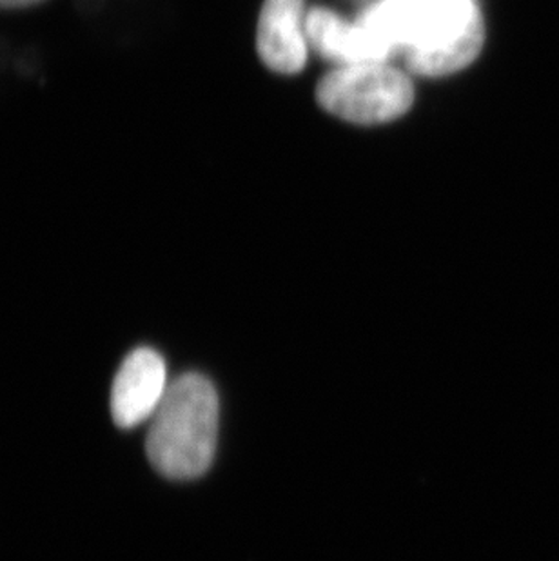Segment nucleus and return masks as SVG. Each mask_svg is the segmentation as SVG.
<instances>
[{
	"label": "nucleus",
	"mask_w": 559,
	"mask_h": 561,
	"mask_svg": "<svg viewBox=\"0 0 559 561\" xmlns=\"http://www.w3.org/2000/svg\"><path fill=\"white\" fill-rule=\"evenodd\" d=\"M356 21L423 77L467 68L486 41L478 0H376Z\"/></svg>",
	"instance_id": "nucleus-1"
},
{
	"label": "nucleus",
	"mask_w": 559,
	"mask_h": 561,
	"mask_svg": "<svg viewBox=\"0 0 559 561\" xmlns=\"http://www.w3.org/2000/svg\"><path fill=\"white\" fill-rule=\"evenodd\" d=\"M168 369L157 351L140 347L127 356L116 373L112 414L122 430H132L153 416L168 392Z\"/></svg>",
	"instance_id": "nucleus-4"
},
{
	"label": "nucleus",
	"mask_w": 559,
	"mask_h": 561,
	"mask_svg": "<svg viewBox=\"0 0 559 561\" xmlns=\"http://www.w3.org/2000/svg\"><path fill=\"white\" fill-rule=\"evenodd\" d=\"M306 37L323 59L340 66L389 62L391 51L378 43L358 21L347 22L326 8H312L306 15Z\"/></svg>",
	"instance_id": "nucleus-6"
},
{
	"label": "nucleus",
	"mask_w": 559,
	"mask_h": 561,
	"mask_svg": "<svg viewBox=\"0 0 559 561\" xmlns=\"http://www.w3.org/2000/svg\"><path fill=\"white\" fill-rule=\"evenodd\" d=\"M256 49L267 68L300 73L307 62L304 0H265L260 13Z\"/></svg>",
	"instance_id": "nucleus-5"
},
{
	"label": "nucleus",
	"mask_w": 559,
	"mask_h": 561,
	"mask_svg": "<svg viewBox=\"0 0 559 561\" xmlns=\"http://www.w3.org/2000/svg\"><path fill=\"white\" fill-rule=\"evenodd\" d=\"M218 438V394L196 373L169 383L151 416L146 450L151 466L171 480H193L212 467Z\"/></svg>",
	"instance_id": "nucleus-2"
},
{
	"label": "nucleus",
	"mask_w": 559,
	"mask_h": 561,
	"mask_svg": "<svg viewBox=\"0 0 559 561\" xmlns=\"http://www.w3.org/2000/svg\"><path fill=\"white\" fill-rule=\"evenodd\" d=\"M317 101L347 123L384 124L409 112L414 88L403 71L387 62L351 64L320 80Z\"/></svg>",
	"instance_id": "nucleus-3"
},
{
	"label": "nucleus",
	"mask_w": 559,
	"mask_h": 561,
	"mask_svg": "<svg viewBox=\"0 0 559 561\" xmlns=\"http://www.w3.org/2000/svg\"><path fill=\"white\" fill-rule=\"evenodd\" d=\"M375 2H376V0H375Z\"/></svg>",
	"instance_id": "nucleus-8"
},
{
	"label": "nucleus",
	"mask_w": 559,
	"mask_h": 561,
	"mask_svg": "<svg viewBox=\"0 0 559 561\" xmlns=\"http://www.w3.org/2000/svg\"><path fill=\"white\" fill-rule=\"evenodd\" d=\"M43 2L44 0H0V10H26Z\"/></svg>",
	"instance_id": "nucleus-7"
}]
</instances>
